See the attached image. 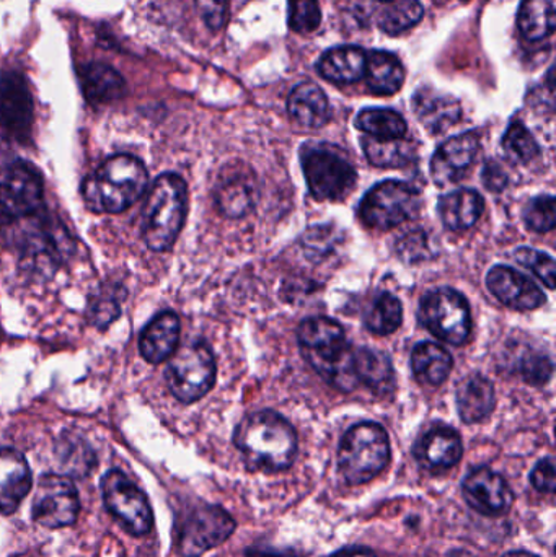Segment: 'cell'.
I'll list each match as a JSON object with an SVG mask.
<instances>
[{
    "mask_svg": "<svg viewBox=\"0 0 556 557\" xmlns=\"http://www.w3.org/2000/svg\"><path fill=\"white\" fill-rule=\"evenodd\" d=\"M297 341L307 362L332 385L353 350L342 324L330 318H310L297 330Z\"/></svg>",
    "mask_w": 556,
    "mask_h": 557,
    "instance_id": "52a82bcc",
    "label": "cell"
},
{
    "mask_svg": "<svg viewBox=\"0 0 556 557\" xmlns=\"http://www.w3.org/2000/svg\"><path fill=\"white\" fill-rule=\"evenodd\" d=\"M81 512V500L71 478L45 474L33 497L32 516L45 529H65L74 525Z\"/></svg>",
    "mask_w": 556,
    "mask_h": 557,
    "instance_id": "5bb4252c",
    "label": "cell"
},
{
    "mask_svg": "<svg viewBox=\"0 0 556 557\" xmlns=\"http://www.w3.org/2000/svg\"><path fill=\"white\" fill-rule=\"evenodd\" d=\"M257 202V182L244 169H231L215 186V206L225 218L238 219L248 214Z\"/></svg>",
    "mask_w": 556,
    "mask_h": 557,
    "instance_id": "7402d4cb",
    "label": "cell"
},
{
    "mask_svg": "<svg viewBox=\"0 0 556 557\" xmlns=\"http://www.w3.org/2000/svg\"><path fill=\"white\" fill-rule=\"evenodd\" d=\"M391 463L387 431L375 422L353 425L338 448V470L351 486L375 480Z\"/></svg>",
    "mask_w": 556,
    "mask_h": 557,
    "instance_id": "5b68a950",
    "label": "cell"
},
{
    "mask_svg": "<svg viewBox=\"0 0 556 557\" xmlns=\"http://www.w3.org/2000/svg\"><path fill=\"white\" fill-rule=\"evenodd\" d=\"M215 372L214 356L206 344H186L173 352L166 366V385L180 403L191 405L211 392Z\"/></svg>",
    "mask_w": 556,
    "mask_h": 557,
    "instance_id": "ba28073f",
    "label": "cell"
},
{
    "mask_svg": "<svg viewBox=\"0 0 556 557\" xmlns=\"http://www.w3.org/2000/svg\"><path fill=\"white\" fill-rule=\"evenodd\" d=\"M54 457L65 476L85 478L97 467V455L87 441L74 432H64L54 444Z\"/></svg>",
    "mask_w": 556,
    "mask_h": 557,
    "instance_id": "4dcf8cb0",
    "label": "cell"
},
{
    "mask_svg": "<svg viewBox=\"0 0 556 557\" xmlns=\"http://www.w3.org/2000/svg\"><path fill=\"white\" fill-rule=\"evenodd\" d=\"M353 392L366 388L375 396H388L397 388L392 360L381 350L355 347L351 362Z\"/></svg>",
    "mask_w": 556,
    "mask_h": 557,
    "instance_id": "d6986e66",
    "label": "cell"
},
{
    "mask_svg": "<svg viewBox=\"0 0 556 557\" xmlns=\"http://www.w3.org/2000/svg\"><path fill=\"white\" fill-rule=\"evenodd\" d=\"M199 15L212 32L224 26L227 16L228 0H195Z\"/></svg>",
    "mask_w": 556,
    "mask_h": 557,
    "instance_id": "f6af8a7d",
    "label": "cell"
},
{
    "mask_svg": "<svg viewBox=\"0 0 556 557\" xmlns=\"http://www.w3.org/2000/svg\"><path fill=\"white\" fill-rule=\"evenodd\" d=\"M248 557H284V556H283V553L260 552V549L255 548L254 552H248Z\"/></svg>",
    "mask_w": 556,
    "mask_h": 557,
    "instance_id": "681fc988",
    "label": "cell"
},
{
    "mask_svg": "<svg viewBox=\"0 0 556 557\" xmlns=\"http://www.w3.org/2000/svg\"><path fill=\"white\" fill-rule=\"evenodd\" d=\"M300 162L310 195L317 201H342L358 182L348 159L329 144H306L300 150Z\"/></svg>",
    "mask_w": 556,
    "mask_h": 557,
    "instance_id": "8992f818",
    "label": "cell"
},
{
    "mask_svg": "<svg viewBox=\"0 0 556 557\" xmlns=\"http://www.w3.org/2000/svg\"><path fill=\"white\" fill-rule=\"evenodd\" d=\"M466 503L485 517L505 516L515 504V493L502 474L489 467L475 468L462 481Z\"/></svg>",
    "mask_w": 556,
    "mask_h": 557,
    "instance_id": "2e32d148",
    "label": "cell"
},
{
    "mask_svg": "<svg viewBox=\"0 0 556 557\" xmlns=\"http://www.w3.org/2000/svg\"><path fill=\"white\" fill-rule=\"evenodd\" d=\"M188 211V189L182 176L163 173L156 180L143 214V237L147 247L157 253L175 245Z\"/></svg>",
    "mask_w": 556,
    "mask_h": 557,
    "instance_id": "277c9868",
    "label": "cell"
},
{
    "mask_svg": "<svg viewBox=\"0 0 556 557\" xmlns=\"http://www.w3.org/2000/svg\"><path fill=\"white\" fill-rule=\"evenodd\" d=\"M379 2H392V0H379Z\"/></svg>",
    "mask_w": 556,
    "mask_h": 557,
    "instance_id": "816d5d0a",
    "label": "cell"
},
{
    "mask_svg": "<svg viewBox=\"0 0 556 557\" xmlns=\"http://www.w3.org/2000/svg\"><path fill=\"white\" fill-rule=\"evenodd\" d=\"M18 253L20 270L32 278H49L64 263L69 251L67 232L51 215L38 211L28 218L0 222Z\"/></svg>",
    "mask_w": 556,
    "mask_h": 557,
    "instance_id": "7a4b0ae2",
    "label": "cell"
},
{
    "mask_svg": "<svg viewBox=\"0 0 556 557\" xmlns=\"http://www.w3.org/2000/svg\"><path fill=\"white\" fill-rule=\"evenodd\" d=\"M556 0H524L519 10L518 25L529 41H541L555 32Z\"/></svg>",
    "mask_w": 556,
    "mask_h": 557,
    "instance_id": "d6a6232c",
    "label": "cell"
},
{
    "mask_svg": "<svg viewBox=\"0 0 556 557\" xmlns=\"http://www.w3.org/2000/svg\"><path fill=\"white\" fill-rule=\"evenodd\" d=\"M101 496L108 512L129 535L143 536L152 530L153 513L143 491L120 470H111L101 480Z\"/></svg>",
    "mask_w": 556,
    "mask_h": 557,
    "instance_id": "8fae6325",
    "label": "cell"
},
{
    "mask_svg": "<svg viewBox=\"0 0 556 557\" xmlns=\"http://www.w3.org/2000/svg\"><path fill=\"white\" fill-rule=\"evenodd\" d=\"M503 557H541V556L534 555V553H529V552H511V553H506V555Z\"/></svg>",
    "mask_w": 556,
    "mask_h": 557,
    "instance_id": "f907efd6",
    "label": "cell"
},
{
    "mask_svg": "<svg viewBox=\"0 0 556 557\" xmlns=\"http://www.w3.org/2000/svg\"><path fill=\"white\" fill-rule=\"evenodd\" d=\"M149 176L137 157L120 153L104 160L82 183L85 206L97 214H120L143 198Z\"/></svg>",
    "mask_w": 556,
    "mask_h": 557,
    "instance_id": "3957f363",
    "label": "cell"
},
{
    "mask_svg": "<svg viewBox=\"0 0 556 557\" xmlns=\"http://www.w3.org/2000/svg\"><path fill=\"white\" fill-rule=\"evenodd\" d=\"M120 313V304H118L116 298H111L110 295H100L90 305L91 323L98 330H104V327L110 326L113 321L118 320Z\"/></svg>",
    "mask_w": 556,
    "mask_h": 557,
    "instance_id": "7bdbcfd3",
    "label": "cell"
},
{
    "mask_svg": "<svg viewBox=\"0 0 556 557\" xmlns=\"http://www.w3.org/2000/svg\"><path fill=\"white\" fill-rule=\"evenodd\" d=\"M495 386L480 373L467 376L457 388V409L466 424H477L495 409Z\"/></svg>",
    "mask_w": 556,
    "mask_h": 557,
    "instance_id": "484cf974",
    "label": "cell"
},
{
    "mask_svg": "<svg viewBox=\"0 0 556 557\" xmlns=\"http://www.w3.org/2000/svg\"><path fill=\"white\" fill-rule=\"evenodd\" d=\"M356 126L375 139H401L407 134V121L387 108H366L356 117Z\"/></svg>",
    "mask_w": 556,
    "mask_h": 557,
    "instance_id": "e575fe53",
    "label": "cell"
},
{
    "mask_svg": "<svg viewBox=\"0 0 556 557\" xmlns=\"http://www.w3.org/2000/svg\"><path fill=\"white\" fill-rule=\"evenodd\" d=\"M178 341L180 318L173 311H162L144 327L140 334V356L153 366L165 362L178 349Z\"/></svg>",
    "mask_w": 556,
    "mask_h": 557,
    "instance_id": "603a6c76",
    "label": "cell"
},
{
    "mask_svg": "<svg viewBox=\"0 0 556 557\" xmlns=\"http://www.w3.org/2000/svg\"><path fill=\"white\" fill-rule=\"evenodd\" d=\"M362 149L369 162L379 169H398L407 165L415 156V146L410 140L401 139H375L366 136L362 139Z\"/></svg>",
    "mask_w": 556,
    "mask_h": 557,
    "instance_id": "836d02e7",
    "label": "cell"
},
{
    "mask_svg": "<svg viewBox=\"0 0 556 557\" xmlns=\"http://www.w3.org/2000/svg\"><path fill=\"white\" fill-rule=\"evenodd\" d=\"M421 208V195L408 183L387 180L369 189L359 205V219L368 227L388 231L411 221Z\"/></svg>",
    "mask_w": 556,
    "mask_h": 557,
    "instance_id": "9c48e42d",
    "label": "cell"
},
{
    "mask_svg": "<svg viewBox=\"0 0 556 557\" xmlns=\"http://www.w3.org/2000/svg\"><path fill=\"white\" fill-rule=\"evenodd\" d=\"M33 97L28 82L20 72L0 77V131L10 143L25 146L32 137Z\"/></svg>",
    "mask_w": 556,
    "mask_h": 557,
    "instance_id": "9a60e30c",
    "label": "cell"
},
{
    "mask_svg": "<svg viewBox=\"0 0 556 557\" xmlns=\"http://www.w3.org/2000/svg\"><path fill=\"white\" fill-rule=\"evenodd\" d=\"M486 287L506 307L529 311L547 301L535 282L509 267H495L486 276Z\"/></svg>",
    "mask_w": 556,
    "mask_h": 557,
    "instance_id": "ac0fdd59",
    "label": "cell"
},
{
    "mask_svg": "<svg viewBox=\"0 0 556 557\" xmlns=\"http://www.w3.org/2000/svg\"><path fill=\"white\" fill-rule=\"evenodd\" d=\"M401 320H404V308L400 300L388 292L379 294L365 314L366 327L379 336L394 334L401 326Z\"/></svg>",
    "mask_w": 556,
    "mask_h": 557,
    "instance_id": "d590c367",
    "label": "cell"
},
{
    "mask_svg": "<svg viewBox=\"0 0 556 557\" xmlns=\"http://www.w3.org/2000/svg\"><path fill=\"white\" fill-rule=\"evenodd\" d=\"M531 483L535 491L542 494H555L556 467L552 457L544 458L535 465L531 473Z\"/></svg>",
    "mask_w": 556,
    "mask_h": 557,
    "instance_id": "bcb514c9",
    "label": "cell"
},
{
    "mask_svg": "<svg viewBox=\"0 0 556 557\" xmlns=\"http://www.w3.org/2000/svg\"><path fill=\"white\" fill-rule=\"evenodd\" d=\"M420 321L437 339L462 346L472 331L466 297L453 288H437L421 300Z\"/></svg>",
    "mask_w": 556,
    "mask_h": 557,
    "instance_id": "30bf717a",
    "label": "cell"
},
{
    "mask_svg": "<svg viewBox=\"0 0 556 557\" xmlns=\"http://www.w3.org/2000/svg\"><path fill=\"white\" fill-rule=\"evenodd\" d=\"M453 367V356L440 344L420 343L411 352L415 379L423 385H443L449 379Z\"/></svg>",
    "mask_w": 556,
    "mask_h": 557,
    "instance_id": "f546056e",
    "label": "cell"
},
{
    "mask_svg": "<svg viewBox=\"0 0 556 557\" xmlns=\"http://www.w3.org/2000/svg\"><path fill=\"white\" fill-rule=\"evenodd\" d=\"M483 209H485V202L479 193L473 189H457L441 199V221L449 231H467L479 222Z\"/></svg>",
    "mask_w": 556,
    "mask_h": 557,
    "instance_id": "f1b7e54d",
    "label": "cell"
},
{
    "mask_svg": "<svg viewBox=\"0 0 556 557\" xmlns=\"http://www.w3.org/2000/svg\"><path fill=\"white\" fill-rule=\"evenodd\" d=\"M234 444L251 471L280 473L296 460V431L277 412L258 411L242 419L235 429Z\"/></svg>",
    "mask_w": 556,
    "mask_h": 557,
    "instance_id": "6da1fadb",
    "label": "cell"
},
{
    "mask_svg": "<svg viewBox=\"0 0 556 557\" xmlns=\"http://www.w3.org/2000/svg\"><path fill=\"white\" fill-rule=\"evenodd\" d=\"M516 261L531 270L551 290L555 288L556 264L555 260L542 251L532 248H519L515 255Z\"/></svg>",
    "mask_w": 556,
    "mask_h": 557,
    "instance_id": "60d3db41",
    "label": "cell"
},
{
    "mask_svg": "<svg viewBox=\"0 0 556 557\" xmlns=\"http://www.w3.org/2000/svg\"><path fill=\"white\" fill-rule=\"evenodd\" d=\"M480 139L475 133L460 134L437 147L431 159V176L440 188L460 182L479 153Z\"/></svg>",
    "mask_w": 556,
    "mask_h": 557,
    "instance_id": "e0dca14e",
    "label": "cell"
},
{
    "mask_svg": "<svg viewBox=\"0 0 556 557\" xmlns=\"http://www.w3.org/2000/svg\"><path fill=\"white\" fill-rule=\"evenodd\" d=\"M365 77L369 88L375 94L394 95L404 85L405 72L397 55L392 52L374 51L368 54Z\"/></svg>",
    "mask_w": 556,
    "mask_h": 557,
    "instance_id": "1f68e13d",
    "label": "cell"
},
{
    "mask_svg": "<svg viewBox=\"0 0 556 557\" xmlns=\"http://www.w3.org/2000/svg\"><path fill=\"white\" fill-rule=\"evenodd\" d=\"M524 221L531 231L547 234L554 231L556 224V209L554 196H539L532 199L524 209Z\"/></svg>",
    "mask_w": 556,
    "mask_h": 557,
    "instance_id": "f35d334b",
    "label": "cell"
},
{
    "mask_svg": "<svg viewBox=\"0 0 556 557\" xmlns=\"http://www.w3.org/2000/svg\"><path fill=\"white\" fill-rule=\"evenodd\" d=\"M413 110L420 123L431 134L446 133L449 127L459 123L460 114H462L459 101L456 98L437 94L431 88H421L415 95Z\"/></svg>",
    "mask_w": 556,
    "mask_h": 557,
    "instance_id": "cb8c5ba5",
    "label": "cell"
},
{
    "mask_svg": "<svg viewBox=\"0 0 556 557\" xmlns=\"http://www.w3.org/2000/svg\"><path fill=\"white\" fill-rule=\"evenodd\" d=\"M397 251L408 263H417V261L427 260L428 238L423 232H410L398 238Z\"/></svg>",
    "mask_w": 556,
    "mask_h": 557,
    "instance_id": "ee69618b",
    "label": "cell"
},
{
    "mask_svg": "<svg viewBox=\"0 0 556 557\" xmlns=\"http://www.w3.org/2000/svg\"><path fill=\"white\" fill-rule=\"evenodd\" d=\"M420 0H392L379 15V26L391 36L401 35L423 18Z\"/></svg>",
    "mask_w": 556,
    "mask_h": 557,
    "instance_id": "8d00e7d4",
    "label": "cell"
},
{
    "mask_svg": "<svg viewBox=\"0 0 556 557\" xmlns=\"http://www.w3.org/2000/svg\"><path fill=\"white\" fill-rule=\"evenodd\" d=\"M237 523L221 506H199L189 510L178 527V549L185 557H201L224 545Z\"/></svg>",
    "mask_w": 556,
    "mask_h": 557,
    "instance_id": "7c38bea8",
    "label": "cell"
},
{
    "mask_svg": "<svg viewBox=\"0 0 556 557\" xmlns=\"http://www.w3.org/2000/svg\"><path fill=\"white\" fill-rule=\"evenodd\" d=\"M82 90L94 107L110 104L126 94V82L113 67L100 62L85 65L81 72Z\"/></svg>",
    "mask_w": 556,
    "mask_h": 557,
    "instance_id": "83f0119b",
    "label": "cell"
},
{
    "mask_svg": "<svg viewBox=\"0 0 556 557\" xmlns=\"http://www.w3.org/2000/svg\"><path fill=\"white\" fill-rule=\"evenodd\" d=\"M483 183L490 191L499 193L508 185V176H506L505 170L492 160L483 170Z\"/></svg>",
    "mask_w": 556,
    "mask_h": 557,
    "instance_id": "7dc6e473",
    "label": "cell"
},
{
    "mask_svg": "<svg viewBox=\"0 0 556 557\" xmlns=\"http://www.w3.org/2000/svg\"><path fill=\"white\" fill-rule=\"evenodd\" d=\"M330 557H378L371 549L361 548V546H351V548H343Z\"/></svg>",
    "mask_w": 556,
    "mask_h": 557,
    "instance_id": "c3c4849f",
    "label": "cell"
},
{
    "mask_svg": "<svg viewBox=\"0 0 556 557\" xmlns=\"http://www.w3.org/2000/svg\"><path fill=\"white\" fill-rule=\"evenodd\" d=\"M554 366L547 356L531 352L522 359L521 375L529 385H545L551 380Z\"/></svg>",
    "mask_w": 556,
    "mask_h": 557,
    "instance_id": "b9f144b4",
    "label": "cell"
},
{
    "mask_svg": "<svg viewBox=\"0 0 556 557\" xmlns=\"http://www.w3.org/2000/svg\"><path fill=\"white\" fill-rule=\"evenodd\" d=\"M413 455L418 463L427 470H450L462 460V438L454 429L437 425L418 438Z\"/></svg>",
    "mask_w": 556,
    "mask_h": 557,
    "instance_id": "ffe728a7",
    "label": "cell"
},
{
    "mask_svg": "<svg viewBox=\"0 0 556 557\" xmlns=\"http://www.w3.org/2000/svg\"><path fill=\"white\" fill-rule=\"evenodd\" d=\"M32 491L28 461L13 448H0V513L10 516Z\"/></svg>",
    "mask_w": 556,
    "mask_h": 557,
    "instance_id": "44dd1931",
    "label": "cell"
},
{
    "mask_svg": "<svg viewBox=\"0 0 556 557\" xmlns=\"http://www.w3.org/2000/svg\"><path fill=\"white\" fill-rule=\"evenodd\" d=\"M287 111L299 126L319 129L330 120L329 98L319 85L304 82L291 91Z\"/></svg>",
    "mask_w": 556,
    "mask_h": 557,
    "instance_id": "d4e9b609",
    "label": "cell"
},
{
    "mask_svg": "<svg viewBox=\"0 0 556 557\" xmlns=\"http://www.w3.org/2000/svg\"><path fill=\"white\" fill-rule=\"evenodd\" d=\"M503 152H505L506 159L511 160L512 163L526 165L539 157L541 147L534 136L529 133L528 127L516 121L503 137Z\"/></svg>",
    "mask_w": 556,
    "mask_h": 557,
    "instance_id": "74e56055",
    "label": "cell"
},
{
    "mask_svg": "<svg viewBox=\"0 0 556 557\" xmlns=\"http://www.w3.org/2000/svg\"><path fill=\"white\" fill-rule=\"evenodd\" d=\"M368 54L359 46H338L330 49L319 62V74L335 84H355L366 74Z\"/></svg>",
    "mask_w": 556,
    "mask_h": 557,
    "instance_id": "4316f807",
    "label": "cell"
},
{
    "mask_svg": "<svg viewBox=\"0 0 556 557\" xmlns=\"http://www.w3.org/2000/svg\"><path fill=\"white\" fill-rule=\"evenodd\" d=\"M322 22L319 0H289V26L296 33L316 32Z\"/></svg>",
    "mask_w": 556,
    "mask_h": 557,
    "instance_id": "ab89813d",
    "label": "cell"
},
{
    "mask_svg": "<svg viewBox=\"0 0 556 557\" xmlns=\"http://www.w3.org/2000/svg\"><path fill=\"white\" fill-rule=\"evenodd\" d=\"M42 209V182L25 162L0 165V222L28 218Z\"/></svg>",
    "mask_w": 556,
    "mask_h": 557,
    "instance_id": "4fadbf2b",
    "label": "cell"
}]
</instances>
